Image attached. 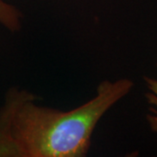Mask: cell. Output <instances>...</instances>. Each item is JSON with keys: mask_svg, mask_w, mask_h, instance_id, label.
Returning <instances> with one entry per match:
<instances>
[{"mask_svg": "<svg viewBox=\"0 0 157 157\" xmlns=\"http://www.w3.org/2000/svg\"><path fill=\"white\" fill-rule=\"evenodd\" d=\"M134 86L128 78L104 80L96 95L69 111L41 107L25 90H10L5 104L9 112V137L15 157H82L102 116Z\"/></svg>", "mask_w": 157, "mask_h": 157, "instance_id": "cell-1", "label": "cell"}, {"mask_svg": "<svg viewBox=\"0 0 157 157\" xmlns=\"http://www.w3.org/2000/svg\"><path fill=\"white\" fill-rule=\"evenodd\" d=\"M22 13L15 6L0 0V24L11 32L21 28Z\"/></svg>", "mask_w": 157, "mask_h": 157, "instance_id": "cell-2", "label": "cell"}, {"mask_svg": "<svg viewBox=\"0 0 157 157\" xmlns=\"http://www.w3.org/2000/svg\"><path fill=\"white\" fill-rule=\"evenodd\" d=\"M156 66H157V64H156Z\"/></svg>", "mask_w": 157, "mask_h": 157, "instance_id": "cell-4", "label": "cell"}, {"mask_svg": "<svg viewBox=\"0 0 157 157\" xmlns=\"http://www.w3.org/2000/svg\"><path fill=\"white\" fill-rule=\"evenodd\" d=\"M144 80L149 90L146 94L147 101L152 106L149 108L150 113L147 115V120L152 131L157 133V79L145 76Z\"/></svg>", "mask_w": 157, "mask_h": 157, "instance_id": "cell-3", "label": "cell"}]
</instances>
